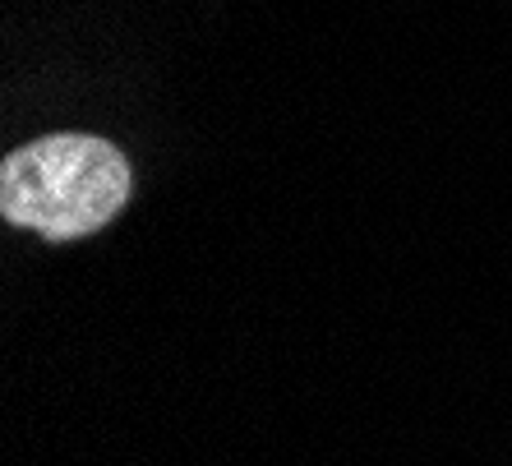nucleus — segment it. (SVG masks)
Returning a JSON list of instances; mask_svg holds the SVG:
<instances>
[{"label": "nucleus", "mask_w": 512, "mask_h": 466, "mask_svg": "<svg viewBox=\"0 0 512 466\" xmlns=\"http://www.w3.org/2000/svg\"><path fill=\"white\" fill-rule=\"evenodd\" d=\"M130 199V162L97 134H47L0 167V217L47 240L93 236Z\"/></svg>", "instance_id": "obj_1"}]
</instances>
